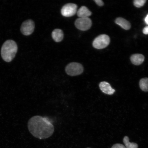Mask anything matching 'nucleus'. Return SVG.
Returning <instances> with one entry per match:
<instances>
[{
  "mask_svg": "<svg viewBox=\"0 0 148 148\" xmlns=\"http://www.w3.org/2000/svg\"><path fill=\"white\" fill-rule=\"evenodd\" d=\"M27 127L31 134L40 139L49 138L54 131V126L49 120L40 116L31 118L28 122Z\"/></svg>",
  "mask_w": 148,
  "mask_h": 148,
  "instance_id": "f257e3e1",
  "label": "nucleus"
},
{
  "mask_svg": "<svg viewBox=\"0 0 148 148\" xmlns=\"http://www.w3.org/2000/svg\"><path fill=\"white\" fill-rule=\"evenodd\" d=\"M18 51L16 42L12 40H6L2 46L1 54L3 60L7 62H12Z\"/></svg>",
  "mask_w": 148,
  "mask_h": 148,
  "instance_id": "f03ea898",
  "label": "nucleus"
},
{
  "mask_svg": "<svg viewBox=\"0 0 148 148\" xmlns=\"http://www.w3.org/2000/svg\"><path fill=\"white\" fill-rule=\"evenodd\" d=\"M66 73L71 76H75L81 75L84 71V68L82 64L79 63L72 62L66 66Z\"/></svg>",
  "mask_w": 148,
  "mask_h": 148,
  "instance_id": "7ed1b4c3",
  "label": "nucleus"
},
{
  "mask_svg": "<svg viewBox=\"0 0 148 148\" xmlns=\"http://www.w3.org/2000/svg\"><path fill=\"white\" fill-rule=\"evenodd\" d=\"M110 42V38L106 34L99 35L92 42V46L97 49H104L109 45Z\"/></svg>",
  "mask_w": 148,
  "mask_h": 148,
  "instance_id": "20e7f679",
  "label": "nucleus"
},
{
  "mask_svg": "<svg viewBox=\"0 0 148 148\" xmlns=\"http://www.w3.org/2000/svg\"><path fill=\"white\" fill-rule=\"evenodd\" d=\"M92 22L89 18H79L76 20L75 25L77 29L81 31H86L91 27Z\"/></svg>",
  "mask_w": 148,
  "mask_h": 148,
  "instance_id": "39448f33",
  "label": "nucleus"
},
{
  "mask_svg": "<svg viewBox=\"0 0 148 148\" xmlns=\"http://www.w3.org/2000/svg\"><path fill=\"white\" fill-rule=\"evenodd\" d=\"M77 9V5L73 3H69L62 7L61 12L62 15L65 17H71L76 13Z\"/></svg>",
  "mask_w": 148,
  "mask_h": 148,
  "instance_id": "423d86ee",
  "label": "nucleus"
},
{
  "mask_svg": "<svg viewBox=\"0 0 148 148\" xmlns=\"http://www.w3.org/2000/svg\"><path fill=\"white\" fill-rule=\"evenodd\" d=\"M35 29L34 22L31 20H28L24 22L21 27L22 34L25 36H28L32 34Z\"/></svg>",
  "mask_w": 148,
  "mask_h": 148,
  "instance_id": "0eeeda50",
  "label": "nucleus"
},
{
  "mask_svg": "<svg viewBox=\"0 0 148 148\" xmlns=\"http://www.w3.org/2000/svg\"><path fill=\"white\" fill-rule=\"evenodd\" d=\"M99 87L102 92L108 95H112L115 92V90L112 88L110 85L105 81L100 83Z\"/></svg>",
  "mask_w": 148,
  "mask_h": 148,
  "instance_id": "6e6552de",
  "label": "nucleus"
},
{
  "mask_svg": "<svg viewBox=\"0 0 148 148\" xmlns=\"http://www.w3.org/2000/svg\"><path fill=\"white\" fill-rule=\"evenodd\" d=\"M115 23L125 30H129L131 28L130 23L123 18L119 17L116 18Z\"/></svg>",
  "mask_w": 148,
  "mask_h": 148,
  "instance_id": "1a4fd4ad",
  "label": "nucleus"
},
{
  "mask_svg": "<svg viewBox=\"0 0 148 148\" xmlns=\"http://www.w3.org/2000/svg\"><path fill=\"white\" fill-rule=\"evenodd\" d=\"M145 57L144 55L140 54H135L131 57V62L135 65H139L144 62Z\"/></svg>",
  "mask_w": 148,
  "mask_h": 148,
  "instance_id": "9d476101",
  "label": "nucleus"
},
{
  "mask_svg": "<svg viewBox=\"0 0 148 148\" xmlns=\"http://www.w3.org/2000/svg\"><path fill=\"white\" fill-rule=\"evenodd\" d=\"M52 37L56 42H60L64 38L63 32L60 29H56L52 33Z\"/></svg>",
  "mask_w": 148,
  "mask_h": 148,
  "instance_id": "9b49d317",
  "label": "nucleus"
},
{
  "mask_svg": "<svg viewBox=\"0 0 148 148\" xmlns=\"http://www.w3.org/2000/svg\"><path fill=\"white\" fill-rule=\"evenodd\" d=\"M77 14L79 18H88L91 15L92 12L86 7L82 6L77 11Z\"/></svg>",
  "mask_w": 148,
  "mask_h": 148,
  "instance_id": "f8f14e48",
  "label": "nucleus"
},
{
  "mask_svg": "<svg viewBox=\"0 0 148 148\" xmlns=\"http://www.w3.org/2000/svg\"><path fill=\"white\" fill-rule=\"evenodd\" d=\"M140 88L143 91L148 92V78L146 77L140 79L139 82Z\"/></svg>",
  "mask_w": 148,
  "mask_h": 148,
  "instance_id": "ddd939ff",
  "label": "nucleus"
},
{
  "mask_svg": "<svg viewBox=\"0 0 148 148\" xmlns=\"http://www.w3.org/2000/svg\"><path fill=\"white\" fill-rule=\"evenodd\" d=\"M129 139L128 136H125L123 138V142L126 148H138L137 144L135 143H131L129 142Z\"/></svg>",
  "mask_w": 148,
  "mask_h": 148,
  "instance_id": "4468645a",
  "label": "nucleus"
},
{
  "mask_svg": "<svg viewBox=\"0 0 148 148\" xmlns=\"http://www.w3.org/2000/svg\"><path fill=\"white\" fill-rule=\"evenodd\" d=\"M146 1V0H135L134 1V3L136 7L140 8L143 6Z\"/></svg>",
  "mask_w": 148,
  "mask_h": 148,
  "instance_id": "2eb2a0df",
  "label": "nucleus"
},
{
  "mask_svg": "<svg viewBox=\"0 0 148 148\" xmlns=\"http://www.w3.org/2000/svg\"><path fill=\"white\" fill-rule=\"evenodd\" d=\"M111 148H126L124 145L121 144H116L112 146Z\"/></svg>",
  "mask_w": 148,
  "mask_h": 148,
  "instance_id": "dca6fc26",
  "label": "nucleus"
},
{
  "mask_svg": "<svg viewBox=\"0 0 148 148\" xmlns=\"http://www.w3.org/2000/svg\"><path fill=\"white\" fill-rule=\"evenodd\" d=\"M94 1L99 6H102L104 5V3L101 0H94Z\"/></svg>",
  "mask_w": 148,
  "mask_h": 148,
  "instance_id": "f3484780",
  "label": "nucleus"
},
{
  "mask_svg": "<svg viewBox=\"0 0 148 148\" xmlns=\"http://www.w3.org/2000/svg\"><path fill=\"white\" fill-rule=\"evenodd\" d=\"M143 32L144 34H148V26L144 28Z\"/></svg>",
  "mask_w": 148,
  "mask_h": 148,
  "instance_id": "a211bd4d",
  "label": "nucleus"
},
{
  "mask_svg": "<svg viewBox=\"0 0 148 148\" xmlns=\"http://www.w3.org/2000/svg\"><path fill=\"white\" fill-rule=\"evenodd\" d=\"M145 22L148 25V14L145 18Z\"/></svg>",
  "mask_w": 148,
  "mask_h": 148,
  "instance_id": "6ab92c4d",
  "label": "nucleus"
},
{
  "mask_svg": "<svg viewBox=\"0 0 148 148\" xmlns=\"http://www.w3.org/2000/svg\"><path fill=\"white\" fill-rule=\"evenodd\" d=\"M90 148L88 147V148Z\"/></svg>",
  "mask_w": 148,
  "mask_h": 148,
  "instance_id": "aec40b11",
  "label": "nucleus"
}]
</instances>
